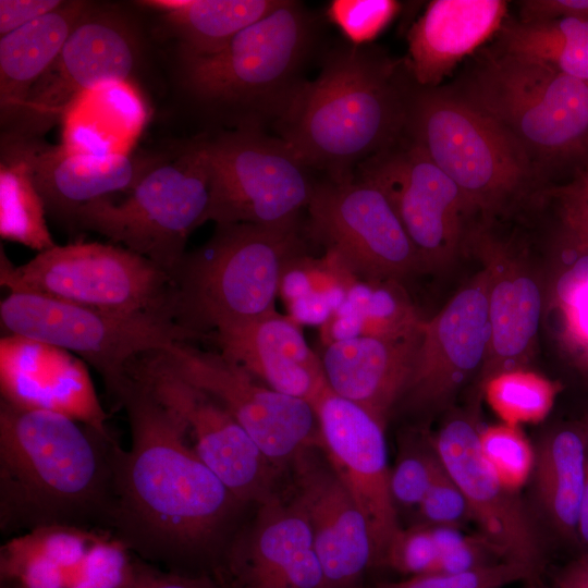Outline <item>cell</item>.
Listing matches in <instances>:
<instances>
[{"mask_svg":"<svg viewBox=\"0 0 588 588\" xmlns=\"http://www.w3.org/2000/svg\"><path fill=\"white\" fill-rule=\"evenodd\" d=\"M124 406L131 445L117 450L110 532L172 572L213 576L245 504L187 442L185 424L131 378Z\"/></svg>","mask_w":588,"mask_h":588,"instance_id":"cell-1","label":"cell"},{"mask_svg":"<svg viewBox=\"0 0 588 588\" xmlns=\"http://www.w3.org/2000/svg\"><path fill=\"white\" fill-rule=\"evenodd\" d=\"M119 446L64 415L1 400V532L50 525L110 532Z\"/></svg>","mask_w":588,"mask_h":588,"instance_id":"cell-2","label":"cell"},{"mask_svg":"<svg viewBox=\"0 0 588 588\" xmlns=\"http://www.w3.org/2000/svg\"><path fill=\"white\" fill-rule=\"evenodd\" d=\"M416 85L405 58L341 44L326 51L275 132L311 170L347 177L405 136Z\"/></svg>","mask_w":588,"mask_h":588,"instance_id":"cell-3","label":"cell"},{"mask_svg":"<svg viewBox=\"0 0 588 588\" xmlns=\"http://www.w3.org/2000/svg\"><path fill=\"white\" fill-rule=\"evenodd\" d=\"M320 21L283 0L212 54L179 50V82L188 100L226 130L274 131L307 82Z\"/></svg>","mask_w":588,"mask_h":588,"instance_id":"cell-4","label":"cell"},{"mask_svg":"<svg viewBox=\"0 0 588 588\" xmlns=\"http://www.w3.org/2000/svg\"><path fill=\"white\" fill-rule=\"evenodd\" d=\"M494 122L547 179L588 155V84L498 46L448 86Z\"/></svg>","mask_w":588,"mask_h":588,"instance_id":"cell-5","label":"cell"},{"mask_svg":"<svg viewBox=\"0 0 588 588\" xmlns=\"http://www.w3.org/2000/svg\"><path fill=\"white\" fill-rule=\"evenodd\" d=\"M302 252L298 226L217 225L171 274L174 320L208 339L275 310L283 269Z\"/></svg>","mask_w":588,"mask_h":588,"instance_id":"cell-6","label":"cell"},{"mask_svg":"<svg viewBox=\"0 0 588 588\" xmlns=\"http://www.w3.org/2000/svg\"><path fill=\"white\" fill-rule=\"evenodd\" d=\"M405 135L460 187L485 219L528 197L546 177L520 146L448 86L416 85Z\"/></svg>","mask_w":588,"mask_h":588,"instance_id":"cell-7","label":"cell"},{"mask_svg":"<svg viewBox=\"0 0 588 588\" xmlns=\"http://www.w3.org/2000/svg\"><path fill=\"white\" fill-rule=\"evenodd\" d=\"M212 164L208 135L170 157H157L127 195L79 207L70 221L149 259L170 275L186 254L191 233L207 222Z\"/></svg>","mask_w":588,"mask_h":588,"instance_id":"cell-8","label":"cell"},{"mask_svg":"<svg viewBox=\"0 0 588 588\" xmlns=\"http://www.w3.org/2000/svg\"><path fill=\"white\" fill-rule=\"evenodd\" d=\"M0 321L7 334L64 348L91 365L117 401L136 358L176 342L205 340L166 315L115 313L21 292L1 301Z\"/></svg>","mask_w":588,"mask_h":588,"instance_id":"cell-9","label":"cell"},{"mask_svg":"<svg viewBox=\"0 0 588 588\" xmlns=\"http://www.w3.org/2000/svg\"><path fill=\"white\" fill-rule=\"evenodd\" d=\"M0 283L9 292L115 313L173 318L171 275L123 246L56 245L21 266H14L1 249Z\"/></svg>","mask_w":588,"mask_h":588,"instance_id":"cell-10","label":"cell"},{"mask_svg":"<svg viewBox=\"0 0 588 588\" xmlns=\"http://www.w3.org/2000/svg\"><path fill=\"white\" fill-rule=\"evenodd\" d=\"M212 164L208 221L298 226L316 185L311 170L280 136L260 130L208 135Z\"/></svg>","mask_w":588,"mask_h":588,"instance_id":"cell-11","label":"cell"},{"mask_svg":"<svg viewBox=\"0 0 588 588\" xmlns=\"http://www.w3.org/2000/svg\"><path fill=\"white\" fill-rule=\"evenodd\" d=\"M128 376L185 424L197 455L243 504L258 505L280 492L283 474L229 411L181 378L160 351L136 358Z\"/></svg>","mask_w":588,"mask_h":588,"instance_id":"cell-12","label":"cell"},{"mask_svg":"<svg viewBox=\"0 0 588 588\" xmlns=\"http://www.w3.org/2000/svg\"><path fill=\"white\" fill-rule=\"evenodd\" d=\"M185 381L221 403L264 454L284 474L304 450L322 448L313 406L280 393L220 353L176 342L160 351Z\"/></svg>","mask_w":588,"mask_h":588,"instance_id":"cell-13","label":"cell"},{"mask_svg":"<svg viewBox=\"0 0 588 588\" xmlns=\"http://www.w3.org/2000/svg\"><path fill=\"white\" fill-rule=\"evenodd\" d=\"M313 235L364 280H397L424 271L384 193L354 173L317 181L307 206Z\"/></svg>","mask_w":588,"mask_h":588,"instance_id":"cell-14","label":"cell"},{"mask_svg":"<svg viewBox=\"0 0 588 588\" xmlns=\"http://www.w3.org/2000/svg\"><path fill=\"white\" fill-rule=\"evenodd\" d=\"M138 57V39L128 21L91 3L1 135L39 138L83 94L128 81Z\"/></svg>","mask_w":588,"mask_h":588,"instance_id":"cell-15","label":"cell"},{"mask_svg":"<svg viewBox=\"0 0 588 588\" xmlns=\"http://www.w3.org/2000/svg\"><path fill=\"white\" fill-rule=\"evenodd\" d=\"M355 173L387 196L417 250L424 271L441 269L466 242L474 213L460 187L406 135L362 162Z\"/></svg>","mask_w":588,"mask_h":588,"instance_id":"cell-16","label":"cell"},{"mask_svg":"<svg viewBox=\"0 0 588 588\" xmlns=\"http://www.w3.org/2000/svg\"><path fill=\"white\" fill-rule=\"evenodd\" d=\"M476 405L451 413L432 436L450 476L464 493L473 520L504 562L517 563L541 577L547 563L543 540L518 492L506 489L483 461Z\"/></svg>","mask_w":588,"mask_h":588,"instance_id":"cell-17","label":"cell"},{"mask_svg":"<svg viewBox=\"0 0 588 588\" xmlns=\"http://www.w3.org/2000/svg\"><path fill=\"white\" fill-rule=\"evenodd\" d=\"M322 451L367 520L373 546V567H383L402 529L393 501L384 426L328 385L311 403Z\"/></svg>","mask_w":588,"mask_h":588,"instance_id":"cell-18","label":"cell"},{"mask_svg":"<svg viewBox=\"0 0 588 588\" xmlns=\"http://www.w3.org/2000/svg\"><path fill=\"white\" fill-rule=\"evenodd\" d=\"M489 282L483 266L437 315L424 321L413 370L400 400L407 408H440L481 371L490 338Z\"/></svg>","mask_w":588,"mask_h":588,"instance_id":"cell-19","label":"cell"},{"mask_svg":"<svg viewBox=\"0 0 588 588\" xmlns=\"http://www.w3.org/2000/svg\"><path fill=\"white\" fill-rule=\"evenodd\" d=\"M212 577L223 588H327L308 520L281 492L257 505Z\"/></svg>","mask_w":588,"mask_h":588,"instance_id":"cell-20","label":"cell"},{"mask_svg":"<svg viewBox=\"0 0 588 588\" xmlns=\"http://www.w3.org/2000/svg\"><path fill=\"white\" fill-rule=\"evenodd\" d=\"M289 470L290 493L310 526L327 588H364L375 562L369 527L324 452L304 450Z\"/></svg>","mask_w":588,"mask_h":588,"instance_id":"cell-21","label":"cell"},{"mask_svg":"<svg viewBox=\"0 0 588 588\" xmlns=\"http://www.w3.org/2000/svg\"><path fill=\"white\" fill-rule=\"evenodd\" d=\"M0 389L1 400L12 405L58 413L112 436L85 362L64 348L21 335H3Z\"/></svg>","mask_w":588,"mask_h":588,"instance_id":"cell-22","label":"cell"},{"mask_svg":"<svg viewBox=\"0 0 588 588\" xmlns=\"http://www.w3.org/2000/svg\"><path fill=\"white\" fill-rule=\"evenodd\" d=\"M466 243L488 269L490 338L480 385L507 370L528 368L535 355L543 295L530 268L486 228L469 230Z\"/></svg>","mask_w":588,"mask_h":588,"instance_id":"cell-23","label":"cell"},{"mask_svg":"<svg viewBox=\"0 0 588 588\" xmlns=\"http://www.w3.org/2000/svg\"><path fill=\"white\" fill-rule=\"evenodd\" d=\"M208 339L222 356L280 393L311 405L328 387L322 362L299 324L277 310Z\"/></svg>","mask_w":588,"mask_h":588,"instance_id":"cell-24","label":"cell"},{"mask_svg":"<svg viewBox=\"0 0 588 588\" xmlns=\"http://www.w3.org/2000/svg\"><path fill=\"white\" fill-rule=\"evenodd\" d=\"M503 0H433L411 26L405 58L416 84L441 86L456 65L476 51L506 21Z\"/></svg>","mask_w":588,"mask_h":588,"instance_id":"cell-25","label":"cell"},{"mask_svg":"<svg viewBox=\"0 0 588 588\" xmlns=\"http://www.w3.org/2000/svg\"><path fill=\"white\" fill-rule=\"evenodd\" d=\"M420 338L421 331L403 339L357 336L327 345L321 362L328 385L385 427L411 377Z\"/></svg>","mask_w":588,"mask_h":588,"instance_id":"cell-26","label":"cell"},{"mask_svg":"<svg viewBox=\"0 0 588 588\" xmlns=\"http://www.w3.org/2000/svg\"><path fill=\"white\" fill-rule=\"evenodd\" d=\"M34 181L47 211L71 219L82 206L130 191L157 157L91 156L27 138Z\"/></svg>","mask_w":588,"mask_h":588,"instance_id":"cell-27","label":"cell"},{"mask_svg":"<svg viewBox=\"0 0 588 588\" xmlns=\"http://www.w3.org/2000/svg\"><path fill=\"white\" fill-rule=\"evenodd\" d=\"M90 4L65 1L59 9L0 38L1 130L16 117Z\"/></svg>","mask_w":588,"mask_h":588,"instance_id":"cell-28","label":"cell"},{"mask_svg":"<svg viewBox=\"0 0 588 588\" xmlns=\"http://www.w3.org/2000/svg\"><path fill=\"white\" fill-rule=\"evenodd\" d=\"M147 118L142 96L130 81L98 86L76 99L62 118V143L91 156L130 155Z\"/></svg>","mask_w":588,"mask_h":588,"instance_id":"cell-29","label":"cell"},{"mask_svg":"<svg viewBox=\"0 0 588 588\" xmlns=\"http://www.w3.org/2000/svg\"><path fill=\"white\" fill-rule=\"evenodd\" d=\"M587 442L585 420L548 432L535 449L530 477L542 516L561 537L576 542Z\"/></svg>","mask_w":588,"mask_h":588,"instance_id":"cell-30","label":"cell"},{"mask_svg":"<svg viewBox=\"0 0 588 588\" xmlns=\"http://www.w3.org/2000/svg\"><path fill=\"white\" fill-rule=\"evenodd\" d=\"M93 540L91 531L66 525L38 527L11 537L0 549L1 586L66 588Z\"/></svg>","mask_w":588,"mask_h":588,"instance_id":"cell-31","label":"cell"},{"mask_svg":"<svg viewBox=\"0 0 588 588\" xmlns=\"http://www.w3.org/2000/svg\"><path fill=\"white\" fill-rule=\"evenodd\" d=\"M283 0H148L144 7L163 13L182 51L212 54L240 32L261 20Z\"/></svg>","mask_w":588,"mask_h":588,"instance_id":"cell-32","label":"cell"},{"mask_svg":"<svg viewBox=\"0 0 588 588\" xmlns=\"http://www.w3.org/2000/svg\"><path fill=\"white\" fill-rule=\"evenodd\" d=\"M0 235L39 253L54 243L46 205L34 181L27 138L1 135Z\"/></svg>","mask_w":588,"mask_h":588,"instance_id":"cell-33","label":"cell"},{"mask_svg":"<svg viewBox=\"0 0 588 588\" xmlns=\"http://www.w3.org/2000/svg\"><path fill=\"white\" fill-rule=\"evenodd\" d=\"M358 279L343 259L326 249L320 258L302 253L283 269L279 294L296 323L323 324L344 302L351 285Z\"/></svg>","mask_w":588,"mask_h":588,"instance_id":"cell-34","label":"cell"},{"mask_svg":"<svg viewBox=\"0 0 588 588\" xmlns=\"http://www.w3.org/2000/svg\"><path fill=\"white\" fill-rule=\"evenodd\" d=\"M497 46L540 60L588 82V20L562 17L537 22L505 21Z\"/></svg>","mask_w":588,"mask_h":588,"instance_id":"cell-35","label":"cell"},{"mask_svg":"<svg viewBox=\"0 0 588 588\" xmlns=\"http://www.w3.org/2000/svg\"><path fill=\"white\" fill-rule=\"evenodd\" d=\"M562 264L550 290L555 336L566 358L588 373V252L561 241Z\"/></svg>","mask_w":588,"mask_h":588,"instance_id":"cell-36","label":"cell"},{"mask_svg":"<svg viewBox=\"0 0 588 588\" xmlns=\"http://www.w3.org/2000/svg\"><path fill=\"white\" fill-rule=\"evenodd\" d=\"M360 324V336L403 339L421 331V319L397 280L357 279L341 304Z\"/></svg>","mask_w":588,"mask_h":588,"instance_id":"cell-37","label":"cell"},{"mask_svg":"<svg viewBox=\"0 0 588 588\" xmlns=\"http://www.w3.org/2000/svg\"><path fill=\"white\" fill-rule=\"evenodd\" d=\"M480 390L501 422L520 427L542 421L551 412L561 385L528 368L500 372Z\"/></svg>","mask_w":588,"mask_h":588,"instance_id":"cell-38","label":"cell"},{"mask_svg":"<svg viewBox=\"0 0 588 588\" xmlns=\"http://www.w3.org/2000/svg\"><path fill=\"white\" fill-rule=\"evenodd\" d=\"M478 446L483 461L506 489L518 492L531 477L535 448L520 427L501 422L480 428Z\"/></svg>","mask_w":588,"mask_h":588,"instance_id":"cell-39","label":"cell"},{"mask_svg":"<svg viewBox=\"0 0 588 588\" xmlns=\"http://www.w3.org/2000/svg\"><path fill=\"white\" fill-rule=\"evenodd\" d=\"M443 470L444 465L432 436L409 434L402 442L399 457L390 474L391 493L396 509L397 505L417 509Z\"/></svg>","mask_w":588,"mask_h":588,"instance_id":"cell-40","label":"cell"},{"mask_svg":"<svg viewBox=\"0 0 588 588\" xmlns=\"http://www.w3.org/2000/svg\"><path fill=\"white\" fill-rule=\"evenodd\" d=\"M138 562L122 540L102 531L75 567L66 588H123Z\"/></svg>","mask_w":588,"mask_h":588,"instance_id":"cell-41","label":"cell"},{"mask_svg":"<svg viewBox=\"0 0 588 588\" xmlns=\"http://www.w3.org/2000/svg\"><path fill=\"white\" fill-rule=\"evenodd\" d=\"M541 578L524 565L499 562L457 574L429 573L399 581H380L364 588H503L518 580Z\"/></svg>","mask_w":588,"mask_h":588,"instance_id":"cell-42","label":"cell"},{"mask_svg":"<svg viewBox=\"0 0 588 588\" xmlns=\"http://www.w3.org/2000/svg\"><path fill=\"white\" fill-rule=\"evenodd\" d=\"M400 8L394 0H333L326 13L350 44L362 46L370 44Z\"/></svg>","mask_w":588,"mask_h":588,"instance_id":"cell-43","label":"cell"},{"mask_svg":"<svg viewBox=\"0 0 588 588\" xmlns=\"http://www.w3.org/2000/svg\"><path fill=\"white\" fill-rule=\"evenodd\" d=\"M431 527L438 544V573L457 574L504 562L479 532L465 535L458 528Z\"/></svg>","mask_w":588,"mask_h":588,"instance_id":"cell-44","label":"cell"},{"mask_svg":"<svg viewBox=\"0 0 588 588\" xmlns=\"http://www.w3.org/2000/svg\"><path fill=\"white\" fill-rule=\"evenodd\" d=\"M439 552L431 526L417 524L401 529L392 542L383 567L409 576L438 573Z\"/></svg>","mask_w":588,"mask_h":588,"instance_id":"cell-45","label":"cell"},{"mask_svg":"<svg viewBox=\"0 0 588 588\" xmlns=\"http://www.w3.org/2000/svg\"><path fill=\"white\" fill-rule=\"evenodd\" d=\"M548 196L559 206L562 241L588 252V167L579 170L569 183L546 189L542 197Z\"/></svg>","mask_w":588,"mask_h":588,"instance_id":"cell-46","label":"cell"},{"mask_svg":"<svg viewBox=\"0 0 588 588\" xmlns=\"http://www.w3.org/2000/svg\"><path fill=\"white\" fill-rule=\"evenodd\" d=\"M421 525L461 529L473 520L469 504L445 467L417 506Z\"/></svg>","mask_w":588,"mask_h":588,"instance_id":"cell-47","label":"cell"},{"mask_svg":"<svg viewBox=\"0 0 588 588\" xmlns=\"http://www.w3.org/2000/svg\"><path fill=\"white\" fill-rule=\"evenodd\" d=\"M123 588H223L208 574L160 571L140 560L134 575Z\"/></svg>","mask_w":588,"mask_h":588,"instance_id":"cell-48","label":"cell"},{"mask_svg":"<svg viewBox=\"0 0 588 588\" xmlns=\"http://www.w3.org/2000/svg\"><path fill=\"white\" fill-rule=\"evenodd\" d=\"M62 0H0V35L15 29L59 9Z\"/></svg>","mask_w":588,"mask_h":588,"instance_id":"cell-49","label":"cell"},{"mask_svg":"<svg viewBox=\"0 0 588 588\" xmlns=\"http://www.w3.org/2000/svg\"><path fill=\"white\" fill-rule=\"evenodd\" d=\"M519 21L537 22L562 17L588 20V0H524L518 2Z\"/></svg>","mask_w":588,"mask_h":588,"instance_id":"cell-50","label":"cell"},{"mask_svg":"<svg viewBox=\"0 0 588 588\" xmlns=\"http://www.w3.org/2000/svg\"><path fill=\"white\" fill-rule=\"evenodd\" d=\"M552 580L554 588H588V551L555 571Z\"/></svg>","mask_w":588,"mask_h":588,"instance_id":"cell-51","label":"cell"},{"mask_svg":"<svg viewBox=\"0 0 588 588\" xmlns=\"http://www.w3.org/2000/svg\"><path fill=\"white\" fill-rule=\"evenodd\" d=\"M587 428L588 436V416L584 419ZM577 539L584 551H588V442H587V455H586V469L585 481L583 489V497L580 503V512L577 528Z\"/></svg>","mask_w":588,"mask_h":588,"instance_id":"cell-52","label":"cell"},{"mask_svg":"<svg viewBox=\"0 0 588 588\" xmlns=\"http://www.w3.org/2000/svg\"><path fill=\"white\" fill-rule=\"evenodd\" d=\"M526 588H554L553 586H547L542 583L541 578L527 580Z\"/></svg>","mask_w":588,"mask_h":588,"instance_id":"cell-53","label":"cell"}]
</instances>
